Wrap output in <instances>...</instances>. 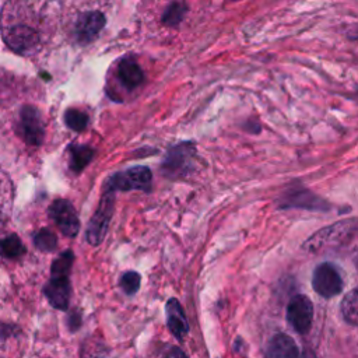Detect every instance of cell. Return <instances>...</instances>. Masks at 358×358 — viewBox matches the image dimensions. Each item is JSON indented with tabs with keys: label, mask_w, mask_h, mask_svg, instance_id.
I'll return each mask as SVG.
<instances>
[{
	"label": "cell",
	"mask_w": 358,
	"mask_h": 358,
	"mask_svg": "<svg viewBox=\"0 0 358 358\" xmlns=\"http://www.w3.org/2000/svg\"><path fill=\"white\" fill-rule=\"evenodd\" d=\"M46 3L10 1L0 13V31L6 45L18 55L39 52L50 32V14Z\"/></svg>",
	"instance_id": "obj_1"
},
{
	"label": "cell",
	"mask_w": 358,
	"mask_h": 358,
	"mask_svg": "<svg viewBox=\"0 0 358 358\" xmlns=\"http://www.w3.org/2000/svg\"><path fill=\"white\" fill-rule=\"evenodd\" d=\"M73 263V253L70 250L60 255L52 264V277L46 282L43 292L56 309H67L70 301V281L69 273Z\"/></svg>",
	"instance_id": "obj_2"
},
{
	"label": "cell",
	"mask_w": 358,
	"mask_h": 358,
	"mask_svg": "<svg viewBox=\"0 0 358 358\" xmlns=\"http://www.w3.org/2000/svg\"><path fill=\"white\" fill-rule=\"evenodd\" d=\"M313 289L324 298H331L341 292L343 278L338 268L331 263L319 264L312 275Z\"/></svg>",
	"instance_id": "obj_3"
},
{
	"label": "cell",
	"mask_w": 358,
	"mask_h": 358,
	"mask_svg": "<svg viewBox=\"0 0 358 358\" xmlns=\"http://www.w3.org/2000/svg\"><path fill=\"white\" fill-rule=\"evenodd\" d=\"M105 25V15L98 10L80 11L73 20V34L80 42L92 41Z\"/></svg>",
	"instance_id": "obj_4"
},
{
	"label": "cell",
	"mask_w": 358,
	"mask_h": 358,
	"mask_svg": "<svg viewBox=\"0 0 358 358\" xmlns=\"http://www.w3.org/2000/svg\"><path fill=\"white\" fill-rule=\"evenodd\" d=\"M287 319L298 333H308L313 320V305L305 295H295L287 308Z\"/></svg>",
	"instance_id": "obj_5"
},
{
	"label": "cell",
	"mask_w": 358,
	"mask_h": 358,
	"mask_svg": "<svg viewBox=\"0 0 358 358\" xmlns=\"http://www.w3.org/2000/svg\"><path fill=\"white\" fill-rule=\"evenodd\" d=\"M50 218L57 224L59 229L66 236H76L80 229V222L73 204L67 200H56L49 207Z\"/></svg>",
	"instance_id": "obj_6"
},
{
	"label": "cell",
	"mask_w": 358,
	"mask_h": 358,
	"mask_svg": "<svg viewBox=\"0 0 358 358\" xmlns=\"http://www.w3.org/2000/svg\"><path fill=\"white\" fill-rule=\"evenodd\" d=\"M151 183V173L144 166H136L126 172L115 175L108 186L109 190L120 189V190H130V189H143L148 190Z\"/></svg>",
	"instance_id": "obj_7"
},
{
	"label": "cell",
	"mask_w": 358,
	"mask_h": 358,
	"mask_svg": "<svg viewBox=\"0 0 358 358\" xmlns=\"http://www.w3.org/2000/svg\"><path fill=\"white\" fill-rule=\"evenodd\" d=\"M21 136L34 145H39L43 138V122L38 109L32 106H25L20 116Z\"/></svg>",
	"instance_id": "obj_8"
},
{
	"label": "cell",
	"mask_w": 358,
	"mask_h": 358,
	"mask_svg": "<svg viewBox=\"0 0 358 358\" xmlns=\"http://www.w3.org/2000/svg\"><path fill=\"white\" fill-rule=\"evenodd\" d=\"M116 77L126 90H134L144 78L140 66L131 57H124L117 63Z\"/></svg>",
	"instance_id": "obj_9"
},
{
	"label": "cell",
	"mask_w": 358,
	"mask_h": 358,
	"mask_svg": "<svg viewBox=\"0 0 358 358\" xmlns=\"http://www.w3.org/2000/svg\"><path fill=\"white\" fill-rule=\"evenodd\" d=\"M166 323L172 334L179 340L189 331L185 312L178 299L172 298L166 302Z\"/></svg>",
	"instance_id": "obj_10"
},
{
	"label": "cell",
	"mask_w": 358,
	"mask_h": 358,
	"mask_svg": "<svg viewBox=\"0 0 358 358\" xmlns=\"http://www.w3.org/2000/svg\"><path fill=\"white\" fill-rule=\"evenodd\" d=\"M294 340L287 334H275L268 344V358H299Z\"/></svg>",
	"instance_id": "obj_11"
},
{
	"label": "cell",
	"mask_w": 358,
	"mask_h": 358,
	"mask_svg": "<svg viewBox=\"0 0 358 358\" xmlns=\"http://www.w3.org/2000/svg\"><path fill=\"white\" fill-rule=\"evenodd\" d=\"M110 206H112V200L110 199L108 201H103L101 208H99V211L94 215V218H92V221L90 224L88 239L94 245L99 243V241L103 236V232L106 229L108 220H109V215H110V211H112Z\"/></svg>",
	"instance_id": "obj_12"
},
{
	"label": "cell",
	"mask_w": 358,
	"mask_h": 358,
	"mask_svg": "<svg viewBox=\"0 0 358 358\" xmlns=\"http://www.w3.org/2000/svg\"><path fill=\"white\" fill-rule=\"evenodd\" d=\"M13 185L7 173L0 168V229L7 222L13 207Z\"/></svg>",
	"instance_id": "obj_13"
},
{
	"label": "cell",
	"mask_w": 358,
	"mask_h": 358,
	"mask_svg": "<svg viewBox=\"0 0 358 358\" xmlns=\"http://www.w3.org/2000/svg\"><path fill=\"white\" fill-rule=\"evenodd\" d=\"M341 313L348 323L358 326V288L350 291L344 296L341 302Z\"/></svg>",
	"instance_id": "obj_14"
},
{
	"label": "cell",
	"mask_w": 358,
	"mask_h": 358,
	"mask_svg": "<svg viewBox=\"0 0 358 358\" xmlns=\"http://www.w3.org/2000/svg\"><path fill=\"white\" fill-rule=\"evenodd\" d=\"M70 152H71L70 166L77 172L81 171L92 159V155H94L92 148L87 145H78V144H71Z\"/></svg>",
	"instance_id": "obj_15"
},
{
	"label": "cell",
	"mask_w": 358,
	"mask_h": 358,
	"mask_svg": "<svg viewBox=\"0 0 358 358\" xmlns=\"http://www.w3.org/2000/svg\"><path fill=\"white\" fill-rule=\"evenodd\" d=\"M24 250H25L24 245L15 234H11L0 241V252L7 259H15L21 256Z\"/></svg>",
	"instance_id": "obj_16"
},
{
	"label": "cell",
	"mask_w": 358,
	"mask_h": 358,
	"mask_svg": "<svg viewBox=\"0 0 358 358\" xmlns=\"http://www.w3.org/2000/svg\"><path fill=\"white\" fill-rule=\"evenodd\" d=\"M64 120L70 129H73L76 131H81L83 129H85V126L88 123V116H87V113H84L78 109H69L64 115Z\"/></svg>",
	"instance_id": "obj_17"
},
{
	"label": "cell",
	"mask_w": 358,
	"mask_h": 358,
	"mask_svg": "<svg viewBox=\"0 0 358 358\" xmlns=\"http://www.w3.org/2000/svg\"><path fill=\"white\" fill-rule=\"evenodd\" d=\"M34 241H35V245L42 250H53L56 248V243H57L56 236L48 229H41L35 235Z\"/></svg>",
	"instance_id": "obj_18"
},
{
	"label": "cell",
	"mask_w": 358,
	"mask_h": 358,
	"mask_svg": "<svg viewBox=\"0 0 358 358\" xmlns=\"http://www.w3.org/2000/svg\"><path fill=\"white\" fill-rule=\"evenodd\" d=\"M120 287L127 295L136 294V291L140 287V275L136 271H129L126 273L122 280H120Z\"/></svg>",
	"instance_id": "obj_19"
},
{
	"label": "cell",
	"mask_w": 358,
	"mask_h": 358,
	"mask_svg": "<svg viewBox=\"0 0 358 358\" xmlns=\"http://www.w3.org/2000/svg\"><path fill=\"white\" fill-rule=\"evenodd\" d=\"M183 13H185V4H180V3L172 4V6L165 11V15H164L165 24L173 25V24L179 22V21L182 20V17H183Z\"/></svg>",
	"instance_id": "obj_20"
},
{
	"label": "cell",
	"mask_w": 358,
	"mask_h": 358,
	"mask_svg": "<svg viewBox=\"0 0 358 358\" xmlns=\"http://www.w3.org/2000/svg\"><path fill=\"white\" fill-rule=\"evenodd\" d=\"M83 358H109V351L99 343L88 344L83 351Z\"/></svg>",
	"instance_id": "obj_21"
},
{
	"label": "cell",
	"mask_w": 358,
	"mask_h": 358,
	"mask_svg": "<svg viewBox=\"0 0 358 358\" xmlns=\"http://www.w3.org/2000/svg\"><path fill=\"white\" fill-rule=\"evenodd\" d=\"M165 358H187V357L185 355V352H183L179 347H172V348H169V351L166 352Z\"/></svg>",
	"instance_id": "obj_22"
},
{
	"label": "cell",
	"mask_w": 358,
	"mask_h": 358,
	"mask_svg": "<svg viewBox=\"0 0 358 358\" xmlns=\"http://www.w3.org/2000/svg\"><path fill=\"white\" fill-rule=\"evenodd\" d=\"M299 358H316V357H315V354H313V352H310V351H305V352H302V354L299 355Z\"/></svg>",
	"instance_id": "obj_23"
}]
</instances>
